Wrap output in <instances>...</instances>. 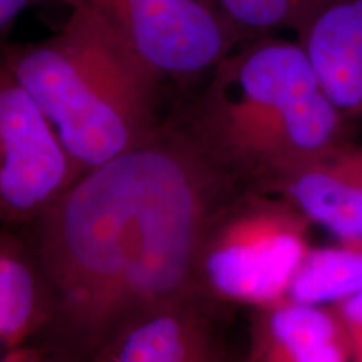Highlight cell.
<instances>
[{
  "mask_svg": "<svg viewBox=\"0 0 362 362\" xmlns=\"http://www.w3.org/2000/svg\"><path fill=\"white\" fill-rule=\"evenodd\" d=\"M237 189L175 119L79 175L33 223L54 352L90 362L136 317L194 296L203 238Z\"/></svg>",
  "mask_w": 362,
  "mask_h": 362,
  "instance_id": "cell-1",
  "label": "cell"
},
{
  "mask_svg": "<svg viewBox=\"0 0 362 362\" xmlns=\"http://www.w3.org/2000/svg\"><path fill=\"white\" fill-rule=\"evenodd\" d=\"M175 123L238 188L265 192L356 139L302 45L279 35L221 59Z\"/></svg>",
  "mask_w": 362,
  "mask_h": 362,
  "instance_id": "cell-2",
  "label": "cell"
},
{
  "mask_svg": "<svg viewBox=\"0 0 362 362\" xmlns=\"http://www.w3.org/2000/svg\"><path fill=\"white\" fill-rule=\"evenodd\" d=\"M0 61L37 103L78 175L134 148L163 121L165 83L84 4H69L49 37L2 45Z\"/></svg>",
  "mask_w": 362,
  "mask_h": 362,
  "instance_id": "cell-3",
  "label": "cell"
},
{
  "mask_svg": "<svg viewBox=\"0 0 362 362\" xmlns=\"http://www.w3.org/2000/svg\"><path fill=\"white\" fill-rule=\"evenodd\" d=\"M314 228L282 194L237 189L216 211L203 238L197 293L216 307L250 310L285 300L314 247Z\"/></svg>",
  "mask_w": 362,
  "mask_h": 362,
  "instance_id": "cell-4",
  "label": "cell"
},
{
  "mask_svg": "<svg viewBox=\"0 0 362 362\" xmlns=\"http://www.w3.org/2000/svg\"><path fill=\"white\" fill-rule=\"evenodd\" d=\"M96 11L163 83L200 84L245 42L205 0H61Z\"/></svg>",
  "mask_w": 362,
  "mask_h": 362,
  "instance_id": "cell-5",
  "label": "cell"
},
{
  "mask_svg": "<svg viewBox=\"0 0 362 362\" xmlns=\"http://www.w3.org/2000/svg\"><path fill=\"white\" fill-rule=\"evenodd\" d=\"M78 176L37 103L0 61V221L33 225Z\"/></svg>",
  "mask_w": 362,
  "mask_h": 362,
  "instance_id": "cell-6",
  "label": "cell"
},
{
  "mask_svg": "<svg viewBox=\"0 0 362 362\" xmlns=\"http://www.w3.org/2000/svg\"><path fill=\"white\" fill-rule=\"evenodd\" d=\"M215 307L194 293L149 310L126 324L90 362H233Z\"/></svg>",
  "mask_w": 362,
  "mask_h": 362,
  "instance_id": "cell-7",
  "label": "cell"
},
{
  "mask_svg": "<svg viewBox=\"0 0 362 362\" xmlns=\"http://www.w3.org/2000/svg\"><path fill=\"white\" fill-rule=\"evenodd\" d=\"M296 39L330 103L362 128V0H332Z\"/></svg>",
  "mask_w": 362,
  "mask_h": 362,
  "instance_id": "cell-8",
  "label": "cell"
},
{
  "mask_svg": "<svg viewBox=\"0 0 362 362\" xmlns=\"http://www.w3.org/2000/svg\"><path fill=\"white\" fill-rule=\"evenodd\" d=\"M238 362H351L330 307L285 298L252 309Z\"/></svg>",
  "mask_w": 362,
  "mask_h": 362,
  "instance_id": "cell-9",
  "label": "cell"
},
{
  "mask_svg": "<svg viewBox=\"0 0 362 362\" xmlns=\"http://www.w3.org/2000/svg\"><path fill=\"white\" fill-rule=\"evenodd\" d=\"M49 297L33 245L0 233V362L47 332Z\"/></svg>",
  "mask_w": 362,
  "mask_h": 362,
  "instance_id": "cell-10",
  "label": "cell"
},
{
  "mask_svg": "<svg viewBox=\"0 0 362 362\" xmlns=\"http://www.w3.org/2000/svg\"><path fill=\"white\" fill-rule=\"evenodd\" d=\"M362 292V240H336L312 247L287 298L307 305L332 307Z\"/></svg>",
  "mask_w": 362,
  "mask_h": 362,
  "instance_id": "cell-11",
  "label": "cell"
},
{
  "mask_svg": "<svg viewBox=\"0 0 362 362\" xmlns=\"http://www.w3.org/2000/svg\"><path fill=\"white\" fill-rule=\"evenodd\" d=\"M243 40L298 30L332 0H205Z\"/></svg>",
  "mask_w": 362,
  "mask_h": 362,
  "instance_id": "cell-12",
  "label": "cell"
},
{
  "mask_svg": "<svg viewBox=\"0 0 362 362\" xmlns=\"http://www.w3.org/2000/svg\"><path fill=\"white\" fill-rule=\"evenodd\" d=\"M336 315L351 362H362V292L330 307Z\"/></svg>",
  "mask_w": 362,
  "mask_h": 362,
  "instance_id": "cell-13",
  "label": "cell"
},
{
  "mask_svg": "<svg viewBox=\"0 0 362 362\" xmlns=\"http://www.w3.org/2000/svg\"><path fill=\"white\" fill-rule=\"evenodd\" d=\"M39 2L42 0H0V35L6 33L25 8Z\"/></svg>",
  "mask_w": 362,
  "mask_h": 362,
  "instance_id": "cell-14",
  "label": "cell"
},
{
  "mask_svg": "<svg viewBox=\"0 0 362 362\" xmlns=\"http://www.w3.org/2000/svg\"><path fill=\"white\" fill-rule=\"evenodd\" d=\"M7 362H71L66 357L59 356L54 352V354H47V352L40 349V347H29L21 354H17L16 357H12L11 361Z\"/></svg>",
  "mask_w": 362,
  "mask_h": 362,
  "instance_id": "cell-15",
  "label": "cell"
}]
</instances>
